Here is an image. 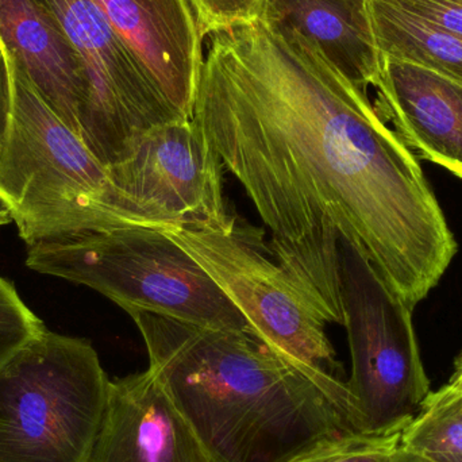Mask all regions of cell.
<instances>
[{"label": "cell", "mask_w": 462, "mask_h": 462, "mask_svg": "<svg viewBox=\"0 0 462 462\" xmlns=\"http://www.w3.org/2000/svg\"><path fill=\"white\" fill-rule=\"evenodd\" d=\"M341 290L352 357L346 384L368 433L409 425L431 393L412 325V310L369 258L341 241Z\"/></svg>", "instance_id": "52a82bcc"}, {"label": "cell", "mask_w": 462, "mask_h": 462, "mask_svg": "<svg viewBox=\"0 0 462 462\" xmlns=\"http://www.w3.org/2000/svg\"><path fill=\"white\" fill-rule=\"evenodd\" d=\"M402 431L344 434L288 462H393L401 448Z\"/></svg>", "instance_id": "e0dca14e"}, {"label": "cell", "mask_w": 462, "mask_h": 462, "mask_svg": "<svg viewBox=\"0 0 462 462\" xmlns=\"http://www.w3.org/2000/svg\"><path fill=\"white\" fill-rule=\"evenodd\" d=\"M13 118V80L7 56L0 46V159L7 143Z\"/></svg>", "instance_id": "44dd1931"}, {"label": "cell", "mask_w": 462, "mask_h": 462, "mask_svg": "<svg viewBox=\"0 0 462 462\" xmlns=\"http://www.w3.org/2000/svg\"><path fill=\"white\" fill-rule=\"evenodd\" d=\"M442 462H462V457H452V458H447V460H439Z\"/></svg>", "instance_id": "484cf974"}, {"label": "cell", "mask_w": 462, "mask_h": 462, "mask_svg": "<svg viewBox=\"0 0 462 462\" xmlns=\"http://www.w3.org/2000/svg\"><path fill=\"white\" fill-rule=\"evenodd\" d=\"M114 186L167 230L230 229L224 165L192 119L143 132L127 156L107 168Z\"/></svg>", "instance_id": "9c48e42d"}, {"label": "cell", "mask_w": 462, "mask_h": 462, "mask_svg": "<svg viewBox=\"0 0 462 462\" xmlns=\"http://www.w3.org/2000/svg\"><path fill=\"white\" fill-rule=\"evenodd\" d=\"M203 40L263 18L268 0H187Z\"/></svg>", "instance_id": "d6986e66"}, {"label": "cell", "mask_w": 462, "mask_h": 462, "mask_svg": "<svg viewBox=\"0 0 462 462\" xmlns=\"http://www.w3.org/2000/svg\"><path fill=\"white\" fill-rule=\"evenodd\" d=\"M401 447L434 460L462 457V393L449 384L431 391L402 431Z\"/></svg>", "instance_id": "2e32d148"}, {"label": "cell", "mask_w": 462, "mask_h": 462, "mask_svg": "<svg viewBox=\"0 0 462 462\" xmlns=\"http://www.w3.org/2000/svg\"><path fill=\"white\" fill-rule=\"evenodd\" d=\"M462 377V350L460 355L456 357L455 360V371H453L452 376L449 380H457Z\"/></svg>", "instance_id": "cb8c5ba5"}, {"label": "cell", "mask_w": 462, "mask_h": 462, "mask_svg": "<svg viewBox=\"0 0 462 462\" xmlns=\"http://www.w3.org/2000/svg\"><path fill=\"white\" fill-rule=\"evenodd\" d=\"M0 46L38 97L81 141L88 127V79L46 0H0Z\"/></svg>", "instance_id": "8fae6325"}, {"label": "cell", "mask_w": 462, "mask_h": 462, "mask_svg": "<svg viewBox=\"0 0 462 462\" xmlns=\"http://www.w3.org/2000/svg\"><path fill=\"white\" fill-rule=\"evenodd\" d=\"M80 57L91 92L83 143L106 168L146 130L184 121L157 91L94 0H46Z\"/></svg>", "instance_id": "ba28073f"}, {"label": "cell", "mask_w": 462, "mask_h": 462, "mask_svg": "<svg viewBox=\"0 0 462 462\" xmlns=\"http://www.w3.org/2000/svg\"><path fill=\"white\" fill-rule=\"evenodd\" d=\"M420 16L462 41V0H385Z\"/></svg>", "instance_id": "ffe728a7"}, {"label": "cell", "mask_w": 462, "mask_h": 462, "mask_svg": "<svg viewBox=\"0 0 462 462\" xmlns=\"http://www.w3.org/2000/svg\"><path fill=\"white\" fill-rule=\"evenodd\" d=\"M179 118L194 114L205 40L187 0H94Z\"/></svg>", "instance_id": "30bf717a"}, {"label": "cell", "mask_w": 462, "mask_h": 462, "mask_svg": "<svg viewBox=\"0 0 462 462\" xmlns=\"http://www.w3.org/2000/svg\"><path fill=\"white\" fill-rule=\"evenodd\" d=\"M26 265L92 288L127 314L153 312L254 336L210 274L162 229L121 227L40 242L27 247Z\"/></svg>", "instance_id": "277c9868"}, {"label": "cell", "mask_w": 462, "mask_h": 462, "mask_svg": "<svg viewBox=\"0 0 462 462\" xmlns=\"http://www.w3.org/2000/svg\"><path fill=\"white\" fill-rule=\"evenodd\" d=\"M191 119L326 322L345 323L344 239L411 310L452 263L455 234L414 152L298 30L261 18L211 34Z\"/></svg>", "instance_id": "6da1fadb"}, {"label": "cell", "mask_w": 462, "mask_h": 462, "mask_svg": "<svg viewBox=\"0 0 462 462\" xmlns=\"http://www.w3.org/2000/svg\"><path fill=\"white\" fill-rule=\"evenodd\" d=\"M10 222H13L10 208H8L7 203L0 198V226L10 224Z\"/></svg>", "instance_id": "603a6c76"}, {"label": "cell", "mask_w": 462, "mask_h": 462, "mask_svg": "<svg viewBox=\"0 0 462 462\" xmlns=\"http://www.w3.org/2000/svg\"><path fill=\"white\" fill-rule=\"evenodd\" d=\"M88 462H213L167 391L148 371L110 380Z\"/></svg>", "instance_id": "7c38bea8"}, {"label": "cell", "mask_w": 462, "mask_h": 462, "mask_svg": "<svg viewBox=\"0 0 462 462\" xmlns=\"http://www.w3.org/2000/svg\"><path fill=\"white\" fill-rule=\"evenodd\" d=\"M108 384L87 339H30L0 366V462H88Z\"/></svg>", "instance_id": "5b68a950"}, {"label": "cell", "mask_w": 462, "mask_h": 462, "mask_svg": "<svg viewBox=\"0 0 462 462\" xmlns=\"http://www.w3.org/2000/svg\"><path fill=\"white\" fill-rule=\"evenodd\" d=\"M156 374L213 462H288L368 433L346 382L291 363L253 334L133 311Z\"/></svg>", "instance_id": "7a4b0ae2"}, {"label": "cell", "mask_w": 462, "mask_h": 462, "mask_svg": "<svg viewBox=\"0 0 462 462\" xmlns=\"http://www.w3.org/2000/svg\"><path fill=\"white\" fill-rule=\"evenodd\" d=\"M448 384H449L450 387L455 388V390L460 391V393H462V377L461 379L457 380H449Z\"/></svg>", "instance_id": "d4e9b609"}, {"label": "cell", "mask_w": 462, "mask_h": 462, "mask_svg": "<svg viewBox=\"0 0 462 462\" xmlns=\"http://www.w3.org/2000/svg\"><path fill=\"white\" fill-rule=\"evenodd\" d=\"M393 462H442L439 460H434V458L426 457V456L418 455V453L410 452V450L403 449V448H399L398 452H396L395 458H393Z\"/></svg>", "instance_id": "7402d4cb"}, {"label": "cell", "mask_w": 462, "mask_h": 462, "mask_svg": "<svg viewBox=\"0 0 462 462\" xmlns=\"http://www.w3.org/2000/svg\"><path fill=\"white\" fill-rule=\"evenodd\" d=\"M374 105L420 159L462 179V86L437 73L382 57Z\"/></svg>", "instance_id": "4fadbf2b"}, {"label": "cell", "mask_w": 462, "mask_h": 462, "mask_svg": "<svg viewBox=\"0 0 462 462\" xmlns=\"http://www.w3.org/2000/svg\"><path fill=\"white\" fill-rule=\"evenodd\" d=\"M263 18L298 30L358 86L374 88L382 75L365 0H268Z\"/></svg>", "instance_id": "5bb4252c"}, {"label": "cell", "mask_w": 462, "mask_h": 462, "mask_svg": "<svg viewBox=\"0 0 462 462\" xmlns=\"http://www.w3.org/2000/svg\"><path fill=\"white\" fill-rule=\"evenodd\" d=\"M165 233L210 274L257 338L307 371L342 379L344 369L326 333L328 323L274 260L263 230L236 221L226 230Z\"/></svg>", "instance_id": "8992f818"}, {"label": "cell", "mask_w": 462, "mask_h": 462, "mask_svg": "<svg viewBox=\"0 0 462 462\" xmlns=\"http://www.w3.org/2000/svg\"><path fill=\"white\" fill-rule=\"evenodd\" d=\"M382 57L423 68L462 86V41L385 0H365Z\"/></svg>", "instance_id": "9a60e30c"}, {"label": "cell", "mask_w": 462, "mask_h": 462, "mask_svg": "<svg viewBox=\"0 0 462 462\" xmlns=\"http://www.w3.org/2000/svg\"><path fill=\"white\" fill-rule=\"evenodd\" d=\"M45 328L15 287L0 276V366Z\"/></svg>", "instance_id": "ac0fdd59"}, {"label": "cell", "mask_w": 462, "mask_h": 462, "mask_svg": "<svg viewBox=\"0 0 462 462\" xmlns=\"http://www.w3.org/2000/svg\"><path fill=\"white\" fill-rule=\"evenodd\" d=\"M8 67L13 118L0 159V198L27 247L121 227L167 230L114 186L107 168L10 60Z\"/></svg>", "instance_id": "3957f363"}]
</instances>
